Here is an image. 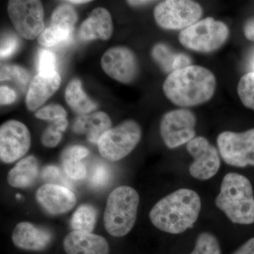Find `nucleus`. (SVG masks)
Instances as JSON below:
<instances>
[{"mask_svg":"<svg viewBox=\"0 0 254 254\" xmlns=\"http://www.w3.org/2000/svg\"><path fill=\"white\" fill-rule=\"evenodd\" d=\"M216 85V78L211 71L203 66L190 65L170 73L164 81L163 90L173 104L190 108L211 99Z\"/></svg>","mask_w":254,"mask_h":254,"instance_id":"f257e3e1","label":"nucleus"},{"mask_svg":"<svg viewBox=\"0 0 254 254\" xmlns=\"http://www.w3.org/2000/svg\"><path fill=\"white\" fill-rule=\"evenodd\" d=\"M201 209L199 195L190 189H180L163 197L149 213L153 225L167 233H183L198 220Z\"/></svg>","mask_w":254,"mask_h":254,"instance_id":"f03ea898","label":"nucleus"},{"mask_svg":"<svg viewBox=\"0 0 254 254\" xmlns=\"http://www.w3.org/2000/svg\"><path fill=\"white\" fill-rule=\"evenodd\" d=\"M215 204L233 223L251 225L254 222L253 187L244 175L230 173L224 177Z\"/></svg>","mask_w":254,"mask_h":254,"instance_id":"7ed1b4c3","label":"nucleus"},{"mask_svg":"<svg viewBox=\"0 0 254 254\" xmlns=\"http://www.w3.org/2000/svg\"><path fill=\"white\" fill-rule=\"evenodd\" d=\"M139 195L128 186L117 187L110 193L105 206L104 226L112 236H125L136 223Z\"/></svg>","mask_w":254,"mask_h":254,"instance_id":"20e7f679","label":"nucleus"},{"mask_svg":"<svg viewBox=\"0 0 254 254\" xmlns=\"http://www.w3.org/2000/svg\"><path fill=\"white\" fill-rule=\"evenodd\" d=\"M229 36L230 30L225 23L207 17L180 32L179 41L187 49L210 53L220 49Z\"/></svg>","mask_w":254,"mask_h":254,"instance_id":"39448f33","label":"nucleus"},{"mask_svg":"<svg viewBox=\"0 0 254 254\" xmlns=\"http://www.w3.org/2000/svg\"><path fill=\"white\" fill-rule=\"evenodd\" d=\"M141 136L140 125L134 120H126L102 135L98 143L100 154L109 161L121 160L134 150Z\"/></svg>","mask_w":254,"mask_h":254,"instance_id":"423d86ee","label":"nucleus"},{"mask_svg":"<svg viewBox=\"0 0 254 254\" xmlns=\"http://www.w3.org/2000/svg\"><path fill=\"white\" fill-rule=\"evenodd\" d=\"M203 9L191 0H166L158 3L154 9L155 22L166 30L186 29L198 22Z\"/></svg>","mask_w":254,"mask_h":254,"instance_id":"0eeeda50","label":"nucleus"},{"mask_svg":"<svg viewBox=\"0 0 254 254\" xmlns=\"http://www.w3.org/2000/svg\"><path fill=\"white\" fill-rule=\"evenodd\" d=\"M219 153L231 166L254 165V128L244 132L224 131L217 138Z\"/></svg>","mask_w":254,"mask_h":254,"instance_id":"6e6552de","label":"nucleus"},{"mask_svg":"<svg viewBox=\"0 0 254 254\" xmlns=\"http://www.w3.org/2000/svg\"><path fill=\"white\" fill-rule=\"evenodd\" d=\"M7 11L15 29L26 39H35L44 31V9L41 1L10 0Z\"/></svg>","mask_w":254,"mask_h":254,"instance_id":"1a4fd4ad","label":"nucleus"},{"mask_svg":"<svg viewBox=\"0 0 254 254\" xmlns=\"http://www.w3.org/2000/svg\"><path fill=\"white\" fill-rule=\"evenodd\" d=\"M196 118L185 108L172 110L163 115L160 124V136L170 149L187 144L195 138Z\"/></svg>","mask_w":254,"mask_h":254,"instance_id":"9d476101","label":"nucleus"},{"mask_svg":"<svg viewBox=\"0 0 254 254\" xmlns=\"http://www.w3.org/2000/svg\"><path fill=\"white\" fill-rule=\"evenodd\" d=\"M31 137L28 127L17 120L5 122L0 127V158L4 163H12L28 153Z\"/></svg>","mask_w":254,"mask_h":254,"instance_id":"9b49d317","label":"nucleus"},{"mask_svg":"<svg viewBox=\"0 0 254 254\" xmlns=\"http://www.w3.org/2000/svg\"><path fill=\"white\" fill-rule=\"evenodd\" d=\"M187 150L193 158L190 173L193 178L207 180L215 176L220 167L218 150L203 136H196L187 144Z\"/></svg>","mask_w":254,"mask_h":254,"instance_id":"f8f14e48","label":"nucleus"},{"mask_svg":"<svg viewBox=\"0 0 254 254\" xmlns=\"http://www.w3.org/2000/svg\"><path fill=\"white\" fill-rule=\"evenodd\" d=\"M101 66L110 77L120 83H131L138 76V60L127 47H113L107 50L102 57Z\"/></svg>","mask_w":254,"mask_h":254,"instance_id":"ddd939ff","label":"nucleus"},{"mask_svg":"<svg viewBox=\"0 0 254 254\" xmlns=\"http://www.w3.org/2000/svg\"><path fill=\"white\" fill-rule=\"evenodd\" d=\"M36 198L41 208L52 215L66 213L76 204V197L72 190L53 184L40 187L37 190Z\"/></svg>","mask_w":254,"mask_h":254,"instance_id":"4468645a","label":"nucleus"},{"mask_svg":"<svg viewBox=\"0 0 254 254\" xmlns=\"http://www.w3.org/2000/svg\"><path fill=\"white\" fill-rule=\"evenodd\" d=\"M11 238L14 245L21 250L40 252L48 248L53 235L45 227L36 226L31 222H21L14 227Z\"/></svg>","mask_w":254,"mask_h":254,"instance_id":"2eb2a0df","label":"nucleus"},{"mask_svg":"<svg viewBox=\"0 0 254 254\" xmlns=\"http://www.w3.org/2000/svg\"><path fill=\"white\" fill-rule=\"evenodd\" d=\"M66 254H110L104 237L92 232L71 231L63 242Z\"/></svg>","mask_w":254,"mask_h":254,"instance_id":"dca6fc26","label":"nucleus"},{"mask_svg":"<svg viewBox=\"0 0 254 254\" xmlns=\"http://www.w3.org/2000/svg\"><path fill=\"white\" fill-rule=\"evenodd\" d=\"M61 76L58 71L50 76L38 74L32 79L26 95V107L35 111L44 105L55 94L61 85Z\"/></svg>","mask_w":254,"mask_h":254,"instance_id":"f3484780","label":"nucleus"},{"mask_svg":"<svg viewBox=\"0 0 254 254\" xmlns=\"http://www.w3.org/2000/svg\"><path fill=\"white\" fill-rule=\"evenodd\" d=\"M113 32L111 14L105 8L98 7L82 23L78 36L83 41L95 39L107 41L112 36Z\"/></svg>","mask_w":254,"mask_h":254,"instance_id":"a211bd4d","label":"nucleus"},{"mask_svg":"<svg viewBox=\"0 0 254 254\" xmlns=\"http://www.w3.org/2000/svg\"><path fill=\"white\" fill-rule=\"evenodd\" d=\"M112 122L109 115L104 112L81 115L73 125V131L78 134H85L88 141L98 144L102 135L110 129Z\"/></svg>","mask_w":254,"mask_h":254,"instance_id":"6ab92c4d","label":"nucleus"},{"mask_svg":"<svg viewBox=\"0 0 254 254\" xmlns=\"http://www.w3.org/2000/svg\"><path fill=\"white\" fill-rule=\"evenodd\" d=\"M39 174V163L34 155L21 159L9 170L7 182L14 188L25 189L31 187Z\"/></svg>","mask_w":254,"mask_h":254,"instance_id":"aec40b11","label":"nucleus"},{"mask_svg":"<svg viewBox=\"0 0 254 254\" xmlns=\"http://www.w3.org/2000/svg\"><path fill=\"white\" fill-rule=\"evenodd\" d=\"M89 154V150L82 145H72L64 150L62 154V163L66 176L72 180H84L87 170L82 162Z\"/></svg>","mask_w":254,"mask_h":254,"instance_id":"412c9836","label":"nucleus"},{"mask_svg":"<svg viewBox=\"0 0 254 254\" xmlns=\"http://www.w3.org/2000/svg\"><path fill=\"white\" fill-rule=\"evenodd\" d=\"M65 100L78 115H88L97 108L96 104L83 91L81 82L78 78H73L68 83L65 91Z\"/></svg>","mask_w":254,"mask_h":254,"instance_id":"4be33fe9","label":"nucleus"},{"mask_svg":"<svg viewBox=\"0 0 254 254\" xmlns=\"http://www.w3.org/2000/svg\"><path fill=\"white\" fill-rule=\"evenodd\" d=\"M98 211L93 205L84 203L78 207L71 216V228L73 231L92 232L96 225Z\"/></svg>","mask_w":254,"mask_h":254,"instance_id":"5701e85b","label":"nucleus"},{"mask_svg":"<svg viewBox=\"0 0 254 254\" xmlns=\"http://www.w3.org/2000/svg\"><path fill=\"white\" fill-rule=\"evenodd\" d=\"M72 33L73 31L50 24L38 37V43L45 48H52L69 41Z\"/></svg>","mask_w":254,"mask_h":254,"instance_id":"b1692460","label":"nucleus"},{"mask_svg":"<svg viewBox=\"0 0 254 254\" xmlns=\"http://www.w3.org/2000/svg\"><path fill=\"white\" fill-rule=\"evenodd\" d=\"M151 55L165 73L170 74L173 72L174 64L178 53H175L168 45L165 43L155 45L152 49Z\"/></svg>","mask_w":254,"mask_h":254,"instance_id":"393cba45","label":"nucleus"},{"mask_svg":"<svg viewBox=\"0 0 254 254\" xmlns=\"http://www.w3.org/2000/svg\"><path fill=\"white\" fill-rule=\"evenodd\" d=\"M77 21V15L72 6L67 4L58 6L52 14L50 24L73 31L75 23Z\"/></svg>","mask_w":254,"mask_h":254,"instance_id":"a878e982","label":"nucleus"},{"mask_svg":"<svg viewBox=\"0 0 254 254\" xmlns=\"http://www.w3.org/2000/svg\"><path fill=\"white\" fill-rule=\"evenodd\" d=\"M0 79L1 82L14 81L16 85L21 87V89L24 91L31 80V75L22 66L15 64H6L1 66Z\"/></svg>","mask_w":254,"mask_h":254,"instance_id":"bb28decb","label":"nucleus"},{"mask_svg":"<svg viewBox=\"0 0 254 254\" xmlns=\"http://www.w3.org/2000/svg\"><path fill=\"white\" fill-rule=\"evenodd\" d=\"M237 93L246 108L254 110V71L246 73L240 78Z\"/></svg>","mask_w":254,"mask_h":254,"instance_id":"cd10ccee","label":"nucleus"},{"mask_svg":"<svg viewBox=\"0 0 254 254\" xmlns=\"http://www.w3.org/2000/svg\"><path fill=\"white\" fill-rule=\"evenodd\" d=\"M190 254H221L217 237L209 232H203L197 237L194 250Z\"/></svg>","mask_w":254,"mask_h":254,"instance_id":"c85d7f7f","label":"nucleus"},{"mask_svg":"<svg viewBox=\"0 0 254 254\" xmlns=\"http://www.w3.org/2000/svg\"><path fill=\"white\" fill-rule=\"evenodd\" d=\"M111 178V171L106 164L98 163L93 165L88 174V181L93 189L103 188L108 185Z\"/></svg>","mask_w":254,"mask_h":254,"instance_id":"c756f323","label":"nucleus"},{"mask_svg":"<svg viewBox=\"0 0 254 254\" xmlns=\"http://www.w3.org/2000/svg\"><path fill=\"white\" fill-rule=\"evenodd\" d=\"M57 59L55 53L51 50H40L37 60V68L38 73L44 76H50L56 72Z\"/></svg>","mask_w":254,"mask_h":254,"instance_id":"7c9ffc66","label":"nucleus"},{"mask_svg":"<svg viewBox=\"0 0 254 254\" xmlns=\"http://www.w3.org/2000/svg\"><path fill=\"white\" fill-rule=\"evenodd\" d=\"M36 118L46 121L55 122L66 118V112L61 105L51 104L44 107L36 113Z\"/></svg>","mask_w":254,"mask_h":254,"instance_id":"2f4dec72","label":"nucleus"},{"mask_svg":"<svg viewBox=\"0 0 254 254\" xmlns=\"http://www.w3.org/2000/svg\"><path fill=\"white\" fill-rule=\"evenodd\" d=\"M42 178L46 184L61 185L69 189L70 185L67 180H65L59 168L55 165H48L42 171Z\"/></svg>","mask_w":254,"mask_h":254,"instance_id":"473e14b6","label":"nucleus"},{"mask_svg":"<svg viewBox=\"0 0 254 254\" xmlns=\"http://www.w3.org/2000/svg\"><path fill=\"white\" fill-rule=\"evenodd\" d=\"M62 133L63 132L50 125L42 134V143L47 148H54L61 141L62 138H63Z\"/></svg>","mask_w":254,"mask_h":254,"instance_id":"72a5a7b5","label":"nucleus"},{"mask_svg":"<svg viewBox=\"0 0 254 254\" xmlns=\"http://www.w3.org/2000/svg\"><path fill=\"white\" fill-rule=\"evenodd\" d=\"M19 47V40L15 35H7L2 38L1 42L0 55L1 59L9 58L14 54Z\"/></svg>","mask_w":254,"mask_h":254,"instance_id":"f704fd0d","label":"nucleus"},{"mask_svg":"<svg viewBox=\"0 0 254 254\" xmlns=\"http://www.w3.org/2000/svg\"><path fill=\"white\" fill-rule=\"evenodd\" d=\"M16 100V93L9 87L1 86L0 88V103L1 105H11Z\"/></svg>","mask_w":254,"mask_h":254,"instance_id":"c9c22d12","label":"nucleus"},{"mask_svg":"<svg viewBox=\"0 0 254 254\" xmlns=\"http://www.w3.org/2000/svg\"><path fill=\"white\" fill-rule=\"evenodd\" d=\"M232 254H254V237L246 242Z\"/></svg>","mask_w":254,"mask_h":254,"instance_id":"e433bc0d","label":"nucleus"},{"mask_svg":"<svg viewBox=\"0 0 254 254\" xmlns=\"http://www.w3.org/2000/svg\"><path fill=\"white\" fill-rule=\"evenodd\" d=\"M244 33L249 41L254 42V17L249 18L244 26Z\"/></svg>","mask_w":254,"mask_h":254,"instance_id":"4c0bfd02","label":"nucleus"},{"mask_svg":"<svg viewBox=\"0 0 254 254\" xmlns=\"http://www.w3.org/2000/svg\"><path fill=\"white\" fill-rule=\"evenodd\" d=\"M51 125L58 128L60 131L63 132L66 130V127L68 126V121L66 118L60 119V120L53 122Z\"/></svg>","mask_w":254,"mask_h":254,"instance_id":"58836bf2","label":"nucleus"},{"mask_svg":"<svg viewBox=\"0 0 254 254\" xmlns=\"http://www.w3.org/2000/svg\"><path fill=\"white\" fill-rule=\"evenodd\" d=\"M155 1H145V0H132V1H127L128 4L132 6H145L150 4H153Z\"/></svg>","mask_w":254,"mask_h":254,"instance_id":"ea45409f","label":"nucleus"},{"mask_svg":"<svg viewBox=\"0 0 254 254\" xmlns=\"http://www.w3.org/2000/svg\"><path fill=\"white\" fill-rule=\"evenodd\" d=\"M90 1H88V0H71V1H66V2L72 3V4H85Z\"/></svg>","mask_w":254,"mask_h":254,"instance_id":"a19ab883","label":"nucleus"},{"mask_svg":"<svg viewBox=\"0 0 254 254\" xmlns=\"http://www.w3.org/2000/svg\"><path fill=\"white\" fill-rule=\"evenodd\" d=\"M253 68H254V66H253Z\"/></svg>","mask_w":254,"mask_h":254,"instance_id":"79ce46f5","label":"nucleus"}]
</instances>
